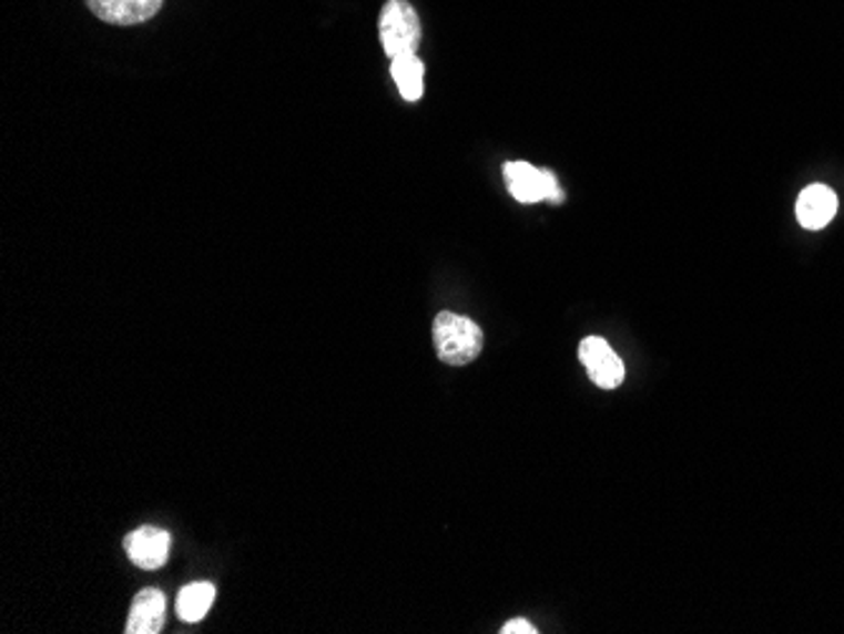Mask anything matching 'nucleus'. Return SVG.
I'll list each match as a JSON object with an SVG mask.
<instances>
[{"instance_id":"7","label":"nucleus","mask_w":844,"mask_h":634,"mask_svg":"<svg viewBox=\"0 0 844 634\" xmlns=\"http://www.w3.org/2000/svg\"><path fill=\"white\" fill-rule=\"evenodd\" d=\"M165 0H87L89 11L104 23L138 25L160 13Z\"/></svg>"},{"instance_id":"5","label":"nucleus","mask_w":844,"mask_h":634,"mask_svg":"<svg viewBox=\"0 0 844 634\" xmlns=\"http://www.w3.org/2000/svg\"><path fill=\"white\" fill-rule=\"evenodd\" d=\"M124 551L134 566L154 572V569L165 566L170 556V533L157 526H142L126 533Z\"/></svg>"},{"instance_id":"8","label":"nucleus","mask_w":844,"mask_h":634,"mask_svg":"<svg viewBox=\"0 0 844 634\" xmlns=\"http://www.w3.org/2000/svg\"><path fill=\"white\" fill-rule=\"evenodd\" d=\"M165 624V594L160 589H142L132 600L126 634H157Z\"/></svg>"},{"instance_id":"2","label":"nucleus","mask_w":844,"mask_h":634,"mask_svg":"<svg viewBox=\"0 0 844 634\" xmlns=\"http://www.w3.org/2000/svg\"><path fill=\"white\" fill-rule=\"evenodd\" d=\"M423 39L420 16L407 0H387L379 13V41L389 59L415 53Z\"/></svg>"},{"instance_id":"9","label":"nucleus","mask_w":844,"mask_h":634,"mask_svg":"<svg viewBox=\"0 0 844 634\" xmlns=\"http://www.w3.org/2000/svg\"><path fill=\"white\" fill-rule=\"evenodd\" d=\"M393 79L403 94L405 102H420L425 94V63L417 59V53H403L389 63Z\"/></svg>"},{"instance_id":"3","label":"nucleus","mask_w":844,"mask_h":634,"mask_svg":"<svg viewBox=\"0 0 844 634\" xmlns=\"http://www.w3.org/2000/svg\"><path fill=\"white\" fill-rule=\"evenodd\" d=\"M504 177H506L508 193L523 205L541 203V201H551V203L565 201L559 180L551 170H543V167L539 170L529 165V162H508V165L504 167Z\"/></svg>"},{"instance_id":"1","label":"nucleus","mask_w":844,"mask_h":634,"mask_svg":"<svg viewBox=\"0 0 844 634\" xmlns=\"http://www.w3.org/2000/svg\"><path fill=\"white\" fill-rule=\"evenodd\" d=\"M435 355L450 367H466L484 351V331L468 316L440 311L433 321Z\"/></svg>"},{"instance_id":"6","label":"nucleus","mask_w":844,"mask_h":634,"mask_svg":"<svg viewBox=\"0 0 844 634\" xmlns=\"http://www.w3.org/2000/svg\"><path fill=\"white\" fill-rule=\"evenodd\" d=\"M837 193L827 185H810L799 193L796 201V221L804 225L806 231H822L824 225L832 223V217L837 215Z\"/></svg>"},{"instance_id":"11","label":"nucleus","mask_w":844,"mask_h":634,"mask_svg":"<svg viewBox=\"0 0 844 634\" xmlns=\"http://www.w3.org/2000/svg\"><path fill=\"white\" fill-rule=\"evenodd\" d=\"M539 630L537 627H533V624L531 622H526V620H511V622H506L504 624V630H501V634H537Z\"/></svg>"},{"instance_id":"4","label":"nucleus","mask_w":844,"mask_h":634,"mask_svg":"<svg viewBox=\"0 0 844 634\" xmlns=\"http://www.w3.org/2000/svg\"><path fill=\"white\" fill-rule=\"evenodd\" d=\"M579 359L587 367L589 379L602 389H614L624 382V365L602 337L579 341Z\"/></svg>"},{"instance_id":"10","label":"nucleus","mask_w":844,"mask_h":634,"mask_svg":"<svg viewBox=\"0 0 844 634\" xmlns=\"http://www.w3.org/2000/svg\"><path fill=\"white\" fill-rule=\"evenodd\" d=\"M215 602V586L211 582H195L180 589L177 594V617L195 624L207 614Z\"/></svg>"}]
</instances>
